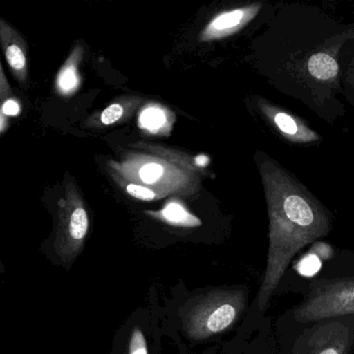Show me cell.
Segmentation results:
<instances>
[{"mask_svg": "<svg viewBox=\"0 0 354 354\" xmlns=\"http://www.w3.org/2000/svg\"><path fill=\"white\" fill-rule=\"evenodd\" d=\"M57 82H59V88L63 92H71L74 88H76L78 84V76L76 73L75 66L70 65V64L66 65L59 73Z\"/></svg>", "mask_w": 354, "mask_h": 354, "instance_id": "7c38bea8", "label": "cell"}, {"mask_svg": "<svg viewBox=\"0 0 354 354\" xmlns=\"http://www.w3.org/2000/svg\"><path fill=\"white\" fill-rule=\"evenodd\" d=\"M308 75L317 82H335L339 76V65L335 59L326 53H317L306 64Z\"/></svg>", "mask_w": 354, "mask_h": 354, "instance_id": "ba28073f", "label": "cell"}, {"mask_svg": "<svg viewBox=\"0 0 354 354\" xmlns=\"http://www.w3.org/2000/svg\"><path fill=\"white\" fill-rule=\"evenodd\" d=\"M129 354H148V345L144 333L138 327L132 330L129 343Z\"/></svg>", "mask_w": 354, "mask_h": 354, "instance_id": "4fadbf2b", "label": "cell"}, {"mask_svg": "<svg viewBox=\"0 0 354 354\" xmlns=\"http://www.w3.org/2000/svg\"><path fill=\"white\" fill-rule=\"evenodd\" d=\"M6 59L10 67L13 69L19 78L24 77L26 74V55L19 43L12 42L3 38Z\"/></svg>", "mask_w": 354, "mask_h": 354, "instance_id": "30bf717a", "label": "cell"}, {"mask_svg": "<svg viewBox=\"0 0 354 354\" xmlns=\"http://www.w3.org/2000/svg\"><path fill=\"white\" fill-rule=\"evenodd\" d=\"M88 231V216L82 205H72L62 213L55 250L62 262L71 263L84 245Z\"/></svg>", "mask_w": 354, "mask_h": 354, "instance_id": "5b68a950", "label": "cell"}, {"mask_svg": "<svg viewBox=\"0 0 354 354\" xmlns=\"http://www.w3.org/2000/svg\"><path fill=\"white\" fill-rule=\"evenodd\" d=\"M248 298L245 290L211 292L186 314V330L194 339H206L227 330L243 312Z\"/></svg>", "mask_w": 354, "mask_h": 354, "instance_id": "7a4b0ae2", "label": "cell"}, {"mask_svg": "<svg viewBox=\"0 0 354 354\" xmlns=\"http://www.w3.org/2000/svg\"><path fill=\"white\" fill-rule=\"evenodd\" d=\"M128 194L133 198L142 201H152L155 198V194L151 189L144 187V186L136 185V184H129L126 188Z\"/></svg>", "mask_w": 354, "mask_h": 354, "instance_id": "2e32d148", "label": "cell"}, {"mask_svg": "<svg viewBox=\"0 0 354 354\" xmlns=\"http://www.w3.org/2000/svg\"><path fill=\"white\" fill-rule=\"evenodd\" d=\"M1 113L7 115H17L20 113V105L14 100H7L3 105Z\"/></svg>", "mask_w": 354, "mask_h": 354, "instance_id": "e0dca14e", "label": "cell"}, {"mask_svg": "<svg viewBox=\"0 0 354 354\" xmlns=\"http://www.w3.org/2000/svg\"><path fill=\"white\" fill-rule=\"evenodd\" d=\"M124 109L120 104L109 105L101 115V121L104 125H111V124L117 123L122 115H123Z\"/></svg>", "mask_w": 354, "mask_h": 354, "instance_id": "9a60e30c", "label": "cell"}, {"mask_svg": "<svg viewBox=\"0 0 354 354\" xmlns=\"http://www.w3.org/2000/svg\"><path fill=\"white\" fill-rule=\"evenodd\" d=\"M159 214H160L161 218L174 225L198 227L201 225V221L196 217L188 213L184 207L178 203H169Z\"/></svg>", "mask_w": 354, "mask_h": 354, "instance_id": "9c48e42d", "label": "cell"}, {"mask_svg": "<svg viewBox=\"0 0 354 354\" xmlns=\"http://www.w3.org/2000/svg\"><path fill=\"white\" fill-rule=\"evenodd\" d=\"M354 316L315 322L298 337L292 354H348L353 347Z\"/></svg>", "mask_w": 354, "mask_h": 354, "instance_id": "277c9868", "label": "cell"}, {"mask_svg": "<svg viewBox=\"0 0 354 354\" xmlns=\"http://www.w3.org/2000/svg\"><path fill=\"white\" fill-rule=\"evenodd\" d=\"M258 156L269 216L266 269L256 299L259 312L264 313L293 257L326 236L331 221L324 207L281 165Z\"/></svg>", "mask_w": 354, "mask_h": 354, "instance_id": "6da1fadb", "label": "cell"}, {"mask_svg": "<svg viewBox=\"0 0 354 354\" xmlns=\"http://www.w3.org/2000/svg\"><path fill=\"white\" fill-rule=\"evenodd\" d=\"M258 109L263 117L275 128L286 140L295 144H310L320 140L316 132L287 111L275 106L263 98L258 99Z\"/></svg>", "mask_w": 354, "mask_h": 354, "instance_id": "8992f818", "label": "cell"}, {"mask_svg": "<svg viewBox=\"0 0 354 354\" xmlns=\"http://www.w3.org/2000/svg\"><path fill=\"white\" fill-rule=\"evenodd\" d=\"M165 123V113L156 107L147 109L140 115V125L147 129L157 130Z\"/></svg>", "mask_w": 354, "mask_h": 354, "instance_id": "8fae6325", "label": "cell"}, {"mask_svg": "<svg viewBox=\"0 0 354 354\" xmlns=\"http://www.w3.org/2000/svg\"><path fill=\"white\" fill-rule=\"evenodd\" d=\"M261 5L246 6L230 10L215 16L201 35V41L219 40L235 34L246 24H250L260 11Z\"/></svg>", "mask_w": 354, "mask_h": 354, "instance_id": "52a82bcc", "label": "cell"}, {"mask_svg": "<svg viewBox=\"0 0 354 354\" xmlns=\"http://www.w3.org/2000/svg\"><path fill=\"white\" fill-rule=\"evenodd\" d=\"M354 315V277L333 279L316 283L294 317L302 323H315Z\"/></svg>", "mask_w": 354, "mask_h": 354, "instance_id": "3957f363", "label": "cell"}, {"mask_svg": "<svg viewBox=\"0 0 354 354\" xmlns=\"http://www.w3.org/2000/svg\"><path fill=\"white\" fill-rule=\"evenodd\" d=\"M163 173V167L157 163H150L146 165L140 169V178L145 183H153L156 182L161 177Z\"/></svg>", "mask_w": 354, "mask_h": 354, "instance_id": "5bb4252c", "label": "cell"}, {"mask_svg": "<svg viewBox=\"0 0 354 354\" xmlns=\"http://www.w3.org/2000/svg\"><path fill=\"white\" fill-rule=\"evenodd\" d=\"M348 82H350V84H352V86H353V84H354V64H353V67H352V69L350 70L349 80H348Z\"/></svg>", "mask_w": 354, "mask_h": 354, "instance_id": "ac0fdd59", "label": "cell"}]
</instances>
